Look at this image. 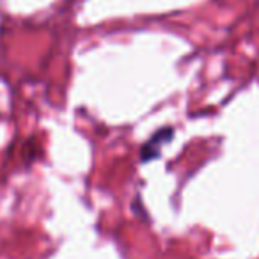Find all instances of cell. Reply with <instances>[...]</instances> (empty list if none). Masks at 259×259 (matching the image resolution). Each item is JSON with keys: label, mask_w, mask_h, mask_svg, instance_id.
Listing matches in <instances>:
<instances>
[{"label": "cell", "mask_w": 259, "mask_h": 259, "mask_svg": "<svg viewBox=\"0 0 259 259\" xmlns=\"http://www.w3.org/2000/svg\"><path fill=\"white\" fill-rule=\"evenodd\" d=\"M170 135H172V130H162V132H158L151 141H148V144H146L141 151L142 160L146 162V160H151V158H155V156H158L160 144H163V142L169 141Z\"/></svg>", "instance_id": "cell-1"}]
</instances>
